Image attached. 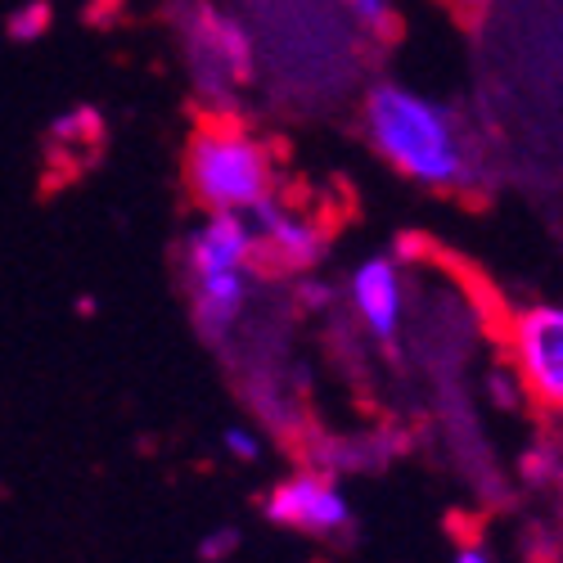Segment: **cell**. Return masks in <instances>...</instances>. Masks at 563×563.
Returning a JSON list of instances; mask_svg holds the SVG:
<instances>
[{"mask_svg":"<svg viewBox=\"0 0 563 563\" xmlns=\"http://www.w3.org/2000/svg\"><path fill=\"white\" fill-rule=\"evenodd\" d=\"M361 135L401 180L433 195L474 190L483 150L468 122L438 96L406 81H374L361 96Z\"/></svg>","mask_w":563,"mask_h":563,"instance_id":"obj_1","label":"cell"},{"mask_svg":"<svg viewBox=\"0 0 563 563\" xmlns=\"http://www.w3.org/2000/svg\"><path fill=\"white\" fill-rule=\"evenodd\" d=\"M185 185L203 212L253 217L279 195V158L249 122L212 109L185 145Z\"/></svg>","mask_w":563,"mask_h":563,"instance_id":"obj_2","label":"cell"},{"mask_svg":"<svg viewBox=\"0 0 563 563\" xmlns=\"http://www.w3.org/2000/svg\"><path fill=\"white\" fill-rule=\"evenodd\" d=\"M500 356L523 406L563 424V302H523L500 320Z\"/></svg>","mask_w":563,"mask_h":563,"instance_id":"obj_3","label":"cell"},{"mask_svg":"<svg viewBox=\"0 0 563 563\" xmlns=\"http://www.w3.org/2000/svg\"><path fill=\"white\" fill-rule=\"evenodd\" d=\"M180 51L199 96H208L212 109H225L257 73V41L249 23L212 0H195L180 10Z\"/></svg>","mask_w":563,"mask_h":563,"instance_id":"obj_4","label":"cell"},{"mask_svg":"<svg viewBox=\"0 0 563 563\" xmlns=\"http://www.w3.org/2000/svg\"><path fill=\"white\" fill-rule=\"evenodd\" d=\"M262 514L279 532H294L307 541H343L356 528L352 496L343 492L334 468H320V464L294 468V474L279 478L266 492Z\"/></svg>","mask_w":563,"mask_h":563,"instance_id":"obj_5","label":"cell"},{"mask_svg":"<svg viewBox=\"0 0 563 563\" xmlns=\"http://www.w3.org/2000/svg\"><path fill=\"white\" fill-rule=\"evenodd\" d=\"M343 307L379 347H393L410 316V275L397 253H365L343 279Z\"/></svg>","mask_w":563,"mask_h":563,"instance_id":"obj_6","label":"cell"},{"mask_svg":"<svg viewBox=\"0 0 563 563\" xmlns=\"http://www.w3.org/2000/svg\"><path fill=\"white\" fill-rule=\"evenodd\" d=\"M249 221H253V234H257V266L262 271L311 275V271L324 266V253H330V225H324L311 208L275 195Z\"/></svg>","mask_w":563,"mask_h":563,"instance_id":"obj_7","label":"cell"},{"mask_svg":"<svg viewBox=\"0 0 563 563\" xmlns=\"http://www.w3.org/2000/svg\"><path fill=\"white\" fill-rule=\"evenodd\" d=\"M257 275L262 271H199V275H185V294H190V316H195V330L208 343H230L240 334V324L253 307L257 294Z\"/></svg>","mask_w":563,"mask_h":563,"instance_id":"obj_8","label":"cell"},{"mask_svg":"<svg viewBox=\"0 0 563 563\" xmlns=\"http://www.w3.org/2000/svg\"><path fill=\"white\" fill-rule=\"evenodd\" d=\"M199 271H262L253 221L234 212H203V221L180 244V275Z\"/></svg>","mask_w":563,"mask_h":563,"instance_id":"obj_9","label":"cell"},{"mask_svg":"<svg viewBox=\"0 0 563 563\" xmlns=\"http://www.w3.org/2000/svg\"><path fill=\"white\" fill-rule=\"evenodd\" d=\"M523 483L537 492H563V433H545L523 451Z\"/></svg>","mask_w":563,"mask_h":563,"instance_id":"obj_10","label":"cell"},{"mask_svg":"<svg viewBox=\"0 0 563 563\" xmlns=\"http://www.w3.org/2000/svg\"><path fill=\"white\" fill-rule=\"evenodd\" d=\"M347 10L352 27H361L365 36H384L397 23V0H339Z\"/></svg>","mask_w":563,"mask_h":563,"instance_id":"obj_11","label":"cell"},{"mask_svg":"<svg viewBox=\"0 0 563 563\" xmlns=\"http://www.w3.org/2000/svg\"><path fill=\"white\" fill-rule=\"evenodd\" d=\"M45 32H51V5H45V0H27V5H19V10L10 14V36H14V41L32 45V41H41Z\"/></svg>","mask_w":563,"mask_h":563,"instance_id":"obj_12","label":"cell"},{"mask_svg":"<svg viewBox=\"0 0 563 563\" xmlns=\"http://www.w3.org/2000/svg\"><path fill=\"white\" fill-rule=\"evenodd\" d=\"M221 451H225L230 460H240V464H257L262 451H266V442H262V433H253L249 424H230V429L221 433Z\"/></svg>","mask_w":563,"mask_h":563,"instance_id":"obj_13","label":"cell"},{"mask_svg":"<svg viewBox=\"0 0 563 563\" xmlns=\"http://www.w3.org/2000/svg\"><path fill=\"white\" fill-rule=\"evenodd\" d=\"M234 550H240V532H234V528H217V532H208L199 541V559H208V563H221Z\"/></svg>","mask_w":563,"mask_h":563,"instance_id":"obj_14","label":"cell"},{"mask_svg":"<svg viewBox=\"0 0 563 563\" xmlns=\"http://www.w3.org/2000/svg\"><path fill=\"white\" fill-rule=\"evenodd\" d=\"M451 563H500V559H496V550L487 541H460Z\"/></svg>","mask_w":563,"mask_h":563,"instance_id":"obj_15","label":"cell"},{"mask_svg":"<svg viewBox=\"0 0 563 563\" xmlns=\"http://www.w3.org/2000/svg\"><path fill=\"white\" fill-rule=\"evenodd\" d=\"M442 5L451 14H460V19H478V14H487L496 5V0H442Z\"/></svg>","mask_w":563,"mask_h":563,"instance_id":"obj_16","label":"cell"}]
</instances>
